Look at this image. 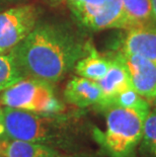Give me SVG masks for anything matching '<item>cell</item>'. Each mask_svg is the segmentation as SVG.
<instances>
[{
    "mask_svg": "<svg viewBox=\"0 0 156 157\" xmlns=\"http://www.w3.org/2000/svg\"><path fill=\"white\" fill-rule=\"evenodd\" d=\"M0 102L8 108L42 115H57L63 109L52 83L32 77H24L5 88L0 93Z\"/></svg>",
    "mask_w": 156,
    "mask_h": 157,
    "instance_id": "4",
    "label": "cell"
},
{
    "mask_svg": "<svg viewBox=\"0 0 156 157\" xmlns=\"http://www.w3.org/2000/svg\"><path fill=\"white\" fill-rule=\"evenodd\" d=\"M86 28L101 31L107 29H125L133 28L121 0H107L104 8L97 13Z\"/></svg>",
    "mask_w": 156,
    "mask_h": 157,
    "instance_id": "10",
    "label": "cell"
},
{
    "mask_svg": "<svg viewBox=\"0 0 156 157\" xmlns=\"http://www.w3.org/2000/svg\"><path fill=\"white\" fill-rule=\"evenodd\" d=\"M3 119H4V115H3V109L0 108V139H2V138H3V133H4Z\"/></svg>",
    "mask_w": 156,
    "mask_h": 157,
    "instance_id": "18",
    "label": "cell"
},
{
    "mask_svg": "<svg viewBox=\"0 0 156 157\" xmlns=\"http://www.w3.org/2000/svg\"><path fill=\"white\" fill-rule=\"evenodd\" d=\"M39 11L32 4L0 12V54H9L36 25Z\"/></svg>",
    "mask_w": 156,
    "mask_h": 157,
    "instance_id": "5",
    "label": "cell"
},
{
    "mask_svg": "<svg viewBox=\"0 0 156 157\" xmlns=\"http://www.w3.org/2000/svg\"><path fill=\"white\" fill-rule=\"evenodd\" d=\"M24 77L10 53L6 55L0 54V93Z\"/></svg>",
    "mask_w": 156,
    "mask_h": 157,
    "instance_id": "15",
    "label": "cell"
},
{
    "mask_svg": "<svg viewBox=\"0 0 156 157\" xmlns=\"http://www.w3.org/2000/svg\"><path fill=\"white\" fill-rule=\"evenodd\" d=\"M65 99L78 108L97 105L101 98V91L97 82L75 76L67 83L64 91Z\"/></svg>",
    "mask_w": 156,
    "mask_h": 157,
    "instance_id": "9",
    "label": "cell"
},
{
    "mask_svg": "<svg viewBox=\"0 0 156 157\" xmlns=\"http://www.w3.org/2000/svg\"><path fill=\"white\" fill-rule=\"evenodd\" d=\"M116 57L124 64L133 88L148 101L156 94V64L140 55L121 52Z\"/></svg>",
    "mask_w": 156,
    "mask_h": 157,
    "instance_id": "6",
    "label": "cell"
},
{
    "mask_svg": "<svg viewBox=\"0 0 156 157\" xmlns=\"http://www.w3.org/2000/svg\"><path fill=\"white\" fill-rule=\"evenodd\" d=\"M151 6H152V13H153L154 22H156V0H151Z\"/></svg>",
    "mask_w": 156,
    "mask_h": 157,
    "instance_id": "19",
    "label": "cell"
},
{
    "mask_svg": "<svg viewBox=\"0 0 156 157\" xmlns=\"http://www.w3.org/2000/svg\"><path fill=\"white\" fill-rule=\"evenodd\" d=\"M0 154L4 157H57V149L40 143L16 139H0Z\"/></svg>",
    "mask_w": 156,
    "mask_h": 157,
    "instance_id": "11",
    "label": "cell"
},
{
    "mask_svg": "<svg viewBox=\"0 0 156 157\" xmlns=\"http://www.w3.org/2000/svg\"><path fill=\"white\" fill-rule=\"evenodd\" d=\"M111 64V58L101 56L93 48H91L87 55L78 60L74 68L78 76L98 81L107 74Z\"/></svg>",
    "mask_w": 156,
    "mask_h": 157,
    "instance_id": "12",
    "label": "cell"
},
{
    "mask_svg": "<svg viewBox=\"0 0 156 157\" xmlns=\"http://www.w3.org/2000/svg\"><path fill=\"white\" fill-rule=\"evenodd\" d=\"M105 111L107 128L105 132L98 129L93 131L96 142L108 157H135L150 106H111Z\"/></svg>",
    "mask_w": 156,
    "mask_h": 157,
    "instance_id": "2",
    "label": "cell"
},
{
    "mask_svg": "<svg viewBox=\"0 0 156 157\" xmlns=\"http://www.w3.org/2000/svg\"><path fill=\"white\" fill-rule=\"evenodd\" d=\"M72 13L83 25L91 21L104 8L107 0H67Z\"/></svg>",
    "mask_w": 156,
    "mask_h": 157,
    "instance_id": "14",
    "label": "cell"
},
{
    "mask_svg": "<svg viewBox=\"0 0 156 157\" xmlns=\"http://www.w3.org/2000/svg\"><path fill=\"white\" fill-rule=\"evenodd\" d=\"M153 101L155 102V105H156V94H155V96H154V98H153Z\"/></svg>",
    "mask_w": 156,
    "mask_h": 157,
    "instance_id": "20",
    "label": "cell"
},
{
    "mask_svg": "<svg viewBox=\"0 0 156 157\" xmlns=\"http://www.w3.org/2000/svg\"><path fill=\"white\" fill-rule=\"evenodd\" d=\"M133 26L155 23L151 0H121Z\"/></svg>",
    "mask_w": 156,
    "mask_h": 157,
    "instance_id": "13",
    "label": "cell"
},
{
    "mask_svg": "<svg viewBox=\"0 0 156 157\" xmlns=\"http://www.w3.org/2000/svg\"><path fill=\"white\" fill-rule=\"evenodd\" d=\"M57 157H102L99 154L95 153H73V154H67V155H60Z\"/></svg>",
    "mask_w": 156,
    "mask_h": 157,
    "instance_id": "17",
    "label": "cell"
},
{
    "mask_svg": "<svg viewBox=\"0 0 156 157\" xmlns=\"http://www.w3.org/2000/svg\"><path fill=\"white\" fill-rule=\"evenodd\" d=\"M122 52L140 55L156 64V25H136L128 29Z\"/></svg>",
    "mask_w": 156,
    "mask_h": 157,
    "instance_id": "8",
    "label": "cell"
},
{
    "mask_svg": "<svg viewBox=\"0 0 156 157\" xmlns=\"http://www.w3.org/2000/svg\"><path fill=\"white\" fill-rule=\"evenodd\" d=\"M141 141L144 151L151 155H156V109L149 111L146 117Z\"/></svg>",
    "mask_w": 156,
    "mask_h": 157,
    "instance_id": "16",
    "label": "cell"
},
{
    "mask_svg": "<svg viewBox=\"0 0 156 157\" xmlns=\"http://www.w3.org/2000/svg\"><path fill=\"white\" fill-rule=\"evenodd\" d=\"M111 59L112 64L107 74L96 81L101 91V101L96 106L104 111L112 105L114 99L119 94L133 88L130 76L124 64L116 56Z\"/></svg>",
    "mask_w": 156,
    "mask_h": 157,
    "instance_id": "7",
    "label": "cell"
},
{
    "mask_svg": "<svg viewBox=\"0 0 156 157\" xmlns=\"http://www.w3.org/2000/svg\"><path fill=\"white\" fill-rule=\"evenodd\" d=\"M2 139L24 140L53 148H65L68 137L64 119L57 115H42L5 106Z\"/></svg>",
    "mask_w": 156,
    "mask_h": 157,
    "instance_id": "3",
    "label": "cell"
},
{
    "mask_svg": "<svg viewBox=\"0 0 156 157\" xmlns=\"http://www.w3.org/2000/svg\"><path fill=\"white\" fill-rule=\"evenodd\" d=\"M70 29L56 23L36 25L10 52L25 77L58 82L90 51Z\"/></svg>",
    "mask_w": 156,
    "mask_h": 157,
    "instance_id": "1",
    "label": "cell"
}]
</instances>
